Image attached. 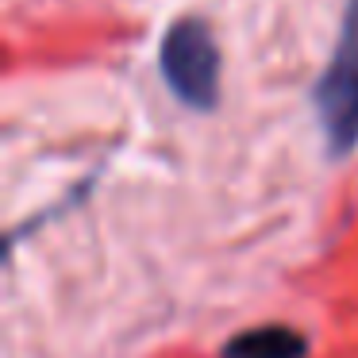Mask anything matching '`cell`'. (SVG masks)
Returning a JSON list of instances; mask_svg holds the SVG:
<instances>
[{
  "instance_id": "obj_2",
  "label": "cell",
  "mask_w": 358,
  "mask_h": 358,
  "mask_svg": "<svg viewBox=\"0 0 358 358\" xmlns=\"http://www.w3.org/2000/svg\"><path fill=\"white\" fill-rule=\"evenodd\" d=\"M158 70L185 108L212 112L220 101V50L204 20H178L158 47Z\"/></svg>"
},
{
  "instance_id": "obj_3",
  "label": "cell",
  "mask_w": 358,
  "mask_h": 358,
  "mask_svg": "<svg viewBox=\"0 0 358 358\" xmlns=\"http://www.w3.org/2000/svg\"><path fill=\"white\" fill-rule=\"evenodd\" d=\"M224 358H308V339L296 327L266 324L239 331L224 347Z\"/></svg>"
},
{
  "instance_id": "obj_1",
  "label": "cell",
  "mask_w": 358,
  "mask_h": 358,
  "mask_svg": "<svg viewBox=\"0 0 358 358\" xmlns=\"http://www.w3.org/2000/svg\"><path fill=\"white\" fill-rule=\"evenodd\" d=\"M312 108L324 127L327 150L347 158L358 147V0H347L331 62L312 89Z\"/></svg>"
}]
</instances>
